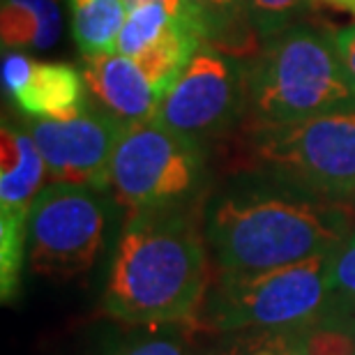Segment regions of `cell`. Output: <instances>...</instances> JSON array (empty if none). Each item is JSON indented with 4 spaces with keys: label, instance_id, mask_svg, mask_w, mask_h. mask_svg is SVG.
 <instances>
[{
    "label": "cell",
    "instance_id": "1",
    "mask_svg": "<svg viewBox=\"0 0 355 355\" xmlns=\"http://www.w3.org/2000/svg\"><path fill=\"white\" fill-rule=\"evenodd\" d=\"M355 231V203L252 175L226 189L203 233L217 272H261L328 257Z\"/></svg>",
    "mask_w": 355,
    "mask_h": 355
},
{
    "label": "cell",
    "instance_id": "2",
    "mask_svg": "<svg viewBox=\"0 0 355 355\" xmlns=\"http://www.w3.org/2000/svg\"><path fill=\"white\" fill-rule=\"evenodd\" d=\"M210 279L208 243L191 203L159 205L125 219L102 309L134 328L187 330Z\"/></svg>",
    "mask_w": 355,
    "mask_h": 355
},
{
    "label": "cell",
    "instance_id": "3",
    "mask_svg": "<svg viewBox=\"0 0 355 355\" xmlns=\"http://www.w3.org/2000/svg\"><path fill=\"white\" fill-rule=\"evenodd\" d=\"M247 72V111L254 125L297 123L355 109V81L332 31L297 24L263 42Z\"/></svg>",
    "mask_w": 355,
    "mask_h": 355
},
{
    "label": "cell",
    "instance_id": "4",
    "mask_svg": "<svg viewBox=\"0 0 355 355\" xmlns=\"http://www.w3.org/2000/svg\"><path fill=\"white\" fill-rule=\"evenodd\" d=\"M346 307L330 288V254L261 272H215L187 330H286Z\"/></svg>",
    "mask_w": 355,
    "mask_h": 355
},
{
    "label": "cell",
    "instance_id": "5",
    "mask_svg": "<svg viewBox=\"0 0 355 355\" xmlns=\"http://www.w3.org/2000/svg\"><path fill=\"white\" fill-rule=\"evenodd\" d=\"M247 146L259 175L325 198H355V109L254 125Z\"/></svg>",
    "mask_w": 355,
    "mask_h": 355
},
{
    "label": "cell",
    "instance_id": "6",
    "mask_svg": "<svg viewBox=\"0 0 355 355\" xmlns=\"http://www.w3.org/2000/svg\"><path fill=\"white\" fill-rule=\"evenodd\" d=\"M203 171L201 144L157 120L127 127L111 162L109 194L127 217L189 201Z\"/></svg>",
    "mask_w": 355,
    "mask_h": 355
},
{
    "label": "cell",
    "instance_id": "7",
    "mask_svg": "<svg viewBox=\"0 0 355 355\" xmlns=\"http://www.w3.org/2000/svg\"><path fill=\"white\" fill-rule=\"evenodd\" d=\"M106 191L49 182L28 210V263L33 272L67 282L95 266L109 224Z\"/></svg>",
    "mask_w": 355,
    "mask_h": 355
},
{
    "label": "cell",
    "instance_id": "8",
    "mask_svg": "<svg viewBox=\"0 0 355 355\" xmlns=\"http://www.w3.org/2000/svg\"><path fill=\"white\" fill-rule=\"evenodd\" d=\"M245 109V65L233 53L203 42L171 90L159 99L153 120L201 144L236 125Z\"/></svg>",
    "mask_w": 355,
    "mask_h": 355
},
{
    "label": "cell",
    "instance_id": "9",
    "mask_svg": "<svg viewBox=\"0 0 355 355\" xmlns=\"http://www.w3.org/2000/svg\"><path fill=\"white\" fill-rule=\"evenodd\" d=\"M127 127L109 111L88 106L69 120H33L28 132L46 162L49 182L109 191L111 162Z\"/></svg>",
    "mask_w": 355,
    "mask_h": 355
},
{
    "label": "cell",
    "instance_id": "10",
    "mask_svg": "<svg viewBox=\"0 0 355 355\" xmlns=\"http://www.w3.org/2000/svg\"><path fill=\"white\" fill-rule=\"evenodd\" d=\"M88 92L109 111L127 125L146 123L155 118L159 95L148 81L139 62L123 53L90 55L81 65Z\"/></svg>",
    "mask_w": 355,
    "mask_h": 355
},
{
    "label": "cell",
    "instance_id": "11",
    "mask_svg": "<svg viewBox=\"0 0 355 355\" xmlns=\"http://www.w3.org/2000/svg\"><path fill=\"white\" fill-rule=\"evenodd\" d=\"M12 102L33 120H69L88 109V86L79 67L67 62L33 60Z\"/></svg>",
    "mask_w": 355,
    "mask_h": 355
},
{
    "label": "cell",
    "instance_id": "12",
    "mask_svg": "<svg viewBox=\"0 0 355 355\" xmlns=\"http://www.w3.org/2000/svg\"><path fill=\"white\" fill-rule=\"evenodd\" d=\"M46 162L33 134L3 123L0 130V210H31L44 187Z\"/></svg>",
    "mask_w": 355,
    "mask_h": 355
},
{
    "label": "cell",
    "instance_id": "13",
    "mask_svg": "<svg viewBox=\"0 0 355 355\" xmlns=\"http://www.w3.org/2000/svg\"><path fill=\"white\" fill-rule=\"evenodd\" d=\"M62 12L58 0H0L3 51L37 53L58 44Z\"/></svg>",
    "mask_w": 355,
    "mask_h": 355
},
{
    "label": "cell",
    "instance_id": "14",
    "mask_svg": "<svg viewBox=\"0 0 355 355\" xmlns=\"http://www.w3.org/2000/svg\"><path fill=\"white\" fill-rule=\"evenodd\" d=\"M184 17L205 44L222 51H247L259 40L252 28L247 0H182Z\"/></svg>",
    "mask_w": 355,
    "mask_h": 355
},
{
    "label": "cell",
    "instance_id": "15",
    "mask_svg": "<svg viewBox=\"0 0 355 355\" xmlns=\"http://www.w3.org/2000/svg\"><path fill=\"white\" fill-rule=\"evenodd\" d=\"M67 7L83 58L118 53V40L130 14L127 0H67Z\"/></svg>",
    "mask_w": 355,
    "mask_h": 355
},
{
    "label": "cell",
    "instance_id": "16",
    "mask_svg": "<svg viewBox=\"0 0 355 355\" xmlns=\"http://www.w3.org/2000/svg\"><path fill=\"white\" fill-rule=\"evenodd\" d=\"M286 355H355V307L279 330Z\"/></svg>",
    "mask_w": 355,
    "mask_h": 355
},
{
    "label": "cell",
    "instance_id": "17",
    "mask_svg": "<svg viewBox=\"0 0 355 355\" xmlns=\"http://www.w3.org/2000/svg\"><path fill=\"white\" fill-rule=\"evenodd\" d=\"M178 19L182 17H175L173 12H168V7L164 3H157V0L132 5L118 40V53L137 58L146 49H150L159 37H164L168 28Z\"/></svg>",
    "mask_w": 355,
    "mask_h": 355
},
{
    "label": "cell",
    "instance_id": "18",
    "mask_svg": "<svg viewBox=\"0 0 355 355\" xmlns=\"http://www.w3.org/2000/svg\"><path fill=\"white\" fill-rule=\"evenodd\" d=\"M28 261V210H0V288L3 300L17 295Z\"/></svg>",
    "mask_w": 355,
    "mask_h": 355
},
{
    "label": "cell",
    "instance_id": "19",
    "mask_svg": "<svg viewBox=\"0 0 355 355\" xmlns=\"http://www.w3.org/2000/svg\"><path fill=\"white\" fill-rule=\"evenodd\" d=\"M311 0H247L252 28L261 42L279 35L297 24L311 10Z\"/></svg>",
    "mask_w": 355,
    "mask_h": 355
},
{
    "label": "cell",
    "instance_id": "20",
    "mask_svg": "<svg viewBox=\"0 0 355 355\" xmlns=\"http://www.w3.org/2000/svg\"><path fill=\"white\" fill-rule=\"evenodd\" d=\"M210 355H286L279 330L231 332Z\"/></svg>",
    "mask_w": 355,
    "mask_h": 355
},
{
    "label": "cell",
    "instance_id": "21",
    "mask_svg": "<svg viewBox=\"0 0 355 355\" xmlns=\"http://www.w3.org/2000/svg\"><path fill=\"white\" fill-rule=\"evenodd\" d=\"M330 288L339 302L355 307V231L330 254Z\"/></svg>",
    "mask_w": 355,
    "mask_h": 355
},
{
    "label": "cell",
    "instance_id": "22",
    "mask_svg": "<svg viewBox=\"0 0 355 355\" xmlns=\"http://www.w3.org/2000/svg\"><path fill=\"white\" fill-rule=\"evenodd\" d=\"M106 355H187L180 337L168 335H148V337H134L127 342L118 344L116 349Z\"/></svg>",
    "mask_w": 355,
    "mask_h": 355
},
{
    "label": "cell",
    "instance_id": "23",
    "mask_svg": "<svg viewBox=\"0 0 355 355\" xmlns=\"http://www.w3.org/2000/svg\"><path fill=\"white\" fill-rule=\"evenodd\" d=\"M332 35H335L339 53H342V58L346 62V69H349V74L353 76V81H355V21L349 26L335 28Z\"/></svg>",
    "mask_w": 355,
    "mask_h": 355
},
{
    "label": "cell",
    "instance_id": "24",
    "mask_svg": "<svg viewBox=\"0 0 355 355\" xmlns=\"http://www.w3.org/2000/svg\"><path fill=\"white\" fill-rule=\"evenodd\" d=\"M314 5H321V7H330V10H337V12H346L355 17V0H311Z\"/></svg>",
    "mask_w": 355,
    "mask_h": 355
},
{
    "label": "cell",
    "instance_id": "25",
    "mask_svg": "<svg viewBox=\"0 0 355 355\" xmlns=\"http://www.w3.org/2000/svg\"><path fill=\"white\" fill-rule=\"evenodd\" d=\"M139 3H148V0H127V5H139ZM157 3H164L168 7V12H173L175 17H182V19H187L184 17V10H182V0H157Z\"/></svg>",
    "mask_w": 355,
    "mask_h": 355
},
{
    "label": "cell",
    "instance_id": "26",
    "mask_svg": "<svg viewBox=\"0 0 355 355\" xmlns=\"http://www.w3.org/2000/svg\"><path fill=\"white\" fill-rule=\"evenodd\" d=\"M353 203H355V198H353Z\"/></svg>",
    "mask_w": 355,
    "mask_h": 355
}]
</instances>
